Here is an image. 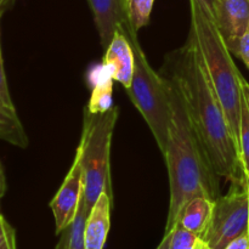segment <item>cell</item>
<instances>
[{
  "label": "cell",
  "instance_id": "1",
  "mask_svg": "<svg viewBox=\"0 0 249 249\" xmlns=\"http://www.w3.org/2000/svg\"><path fill=\"white\" fill-rule=\"evenodd\" d=\"M162 71L180 90L190 122L216 175L232 184L245 182L247 179L243 174L237 141L191 31L185 45L168 56Z\"/></svg>",
  "mask_w": 249,
  "mask_h": 249
},
{
  "label": "cell",
  "instance_id": "2",
  "mask_svg": "<svg viewBox=\"0 0 249 249\" xmlns=\"http://www.w3.org/2000/svg\"><path fill=\"white\" fill-rule=\"evenodd\" d=\"M169 89L172 119L163 157L168 168L170 202L165 231L177 224L185 204L195 197L215 201L219 197L218 175L190 122L184 99L174 80L160 71Z\"/></svg>",
  "mask_w": 249,
  "mask_h": 249
},
{
  "label": "cell",
  "instance_id": "3",
  "mask_svg": "<svg viewBox=\"0 0 249 249\" xmlns=\"http://www.w3.org/2000/svg\"><path fill=\"white\" fill-rule=\"evenodd\" d=\"M191 32L198 44L208 77L238 145L243 99L242 75L215 22L195 4H191Z\"/></svg>",
  "mask_w": 249,
  "mask_h": 249
},
{
  "label": "cell",
  "instance_id": "4",
  "mask_svg": "<svg viewBox=\"0 0 249 249\" xmlns=\"http://www.w3.org/2000/svg\"><path fill=\"white\" fill-rule=\"evenodd\" d=\"M119 29L130 41L135 60L133 80L125 91L152 131L160 152L164 153L172 119L167 80L151 67L136 36L138 32L131 28L130 23L123 24Z\"/></svg>",
  "mask_w": 249,
  "mask_h": 249
},
{
  "label": "cell",
  "instance_id": "5",
  "mask_svg": "<svg viewBox=\"0 0 249 249\" xmlns=\"http://www.w3.org/2000/svg\"><path fill=\"white\" fill-rule=\"evenodd\" d=\"M117 118V106L101 113H91L85 107L82 138L77 151L80 155L83 169V196L89 209L94 207L104 192L113 199L109 158Z\"/></svg>",
  "mask_w": 249,
  "mask_h": 249
},
{
  "label": "cell",
  "instance_id": "6",
  "mask_svg": "<svg viewBox=\"0 0 249 249\" xmlns=\"http://www.w3.org/2000/svg\"><path fill=\"white\" fill-rule=\"evenodd\" d=\"M249 181L232 184L230 192L214 201L211 225L203 240L212 249H225L238 236L248 232Z\"/></svg>",
  "mask_w": 249,
  "mask_h": 249
},
{
  "label": "cell",
  "instance_id": "7",
  "mask_svg": "<svg viewBox=\"0 0 249 249\" xmlns=\"http://www.w3.org/2000/svg\"><path fill=\"white\" fill-rule=\"evenodd\" d=\"M84 186L80 155L75 151L74 160L66 175L62 185L50 202V208L55 218L56 233H61L72 224L79 209Z\"/></svg>",
  "mask_w": 249,
  "mask_h": 249
},
{
  "label": "cell",
  "instance_id": "8",
  "mask_svg": "<svg viewBox=\"0 0 249 249\" xmlns=\"http://www.w3.org/2000/svg\"><path fill=\"white\" fill-rule=\"evenodd\" d=\"M214 22L232 53L249 31V0H216Z\"/></svg>",
  "mask_w": 249,
  "mask_h": 249
},
{
  "label": "cell",
  "instance_id": "9",
  "mask_svg": "<svg viewBox=\"0 0 249 249\" xmlns=\"http://www.w3.org/2000/svg\"><path fill=\"white\" fill-rule=\"evenodd\" d=\"M105 50L106 51L102 58V66L111 74L113 80L118 82L124 89H128L133 80L135 68L134 51L130 41L123 32L118 29Z\"/></svg>",
  "mask_w": 249,
  "mask_h": 249
},
{
  "label": "cell",
  "instance_id": "10",
  "mask_svg": "<svg viewBox=\"0 0 249 249\" xmlns=\"http://www.w3.org/2000/svg\"><path fill=\"white\" fill-rule=\"evenodd\" d=\"M104 49L108 46L116 32L128 23L126 0H88Z\"/></svg>",
  "mask_w": 249,
  "mask_h": 249
},
{
  "label": "cell",
  "instance_id": "11",
  "mask_svg": "<svg viewBox=\"0 0 249 249\" xmlns=\"http://www.w3.org/2000/svg\"><path fill=\"white\" fill-rule=\"evenodd\" d=\"M113 199L104 192L89 212L85 223V249H104L111 226V207Z\"/></svg>",
  "mask_w": 249,
  "mask_h": 249
},
{
  "label": "cell",
  "instance_id": "12",
  "mask_svg": "<svg viewBox=\"0 0 249 249\" xmlns=\"http://www.w3.org/2000/svg\"><path fill=\"white\" fill-rule=\"evenodd\" d=\"M214 211V201L207 197H195L181 209L177 223L181 224L187 231L203 238L211 225Z\"/></svg>",
  "mask_w": 249,
  "mask_h": 249
},
{
  "label": "cell",
  "instance_id": "13",
  "mask_svg": "<svg viewBox=\"0 0 249 249\" xmlns=\"http://www.w3.org/2000/svg\"><path fill=\"white\" fill-rule=\"evenodd\" d=\"M0 140H4L17 147L28 146V136L19 121L15 107L7 106L0 97Z\"/></svg>",
  "mask_w": 249,
  "mask_h": 249
},
{
  "label": "cell",
  "instance_id": "14",
  "mask_svg": "<svg viewBox=\"0 0 249 249\" xmlns=\"http://www.w3.org/2000/svg\"><path fill=\"white\" fill-rule=\"evenodd\" d=\"M89 212L90 209L88 208L83 196L74 220L60 233L61 238L56 246V249H85L84 230Z\"/></svg>",
  "mask_w": 249,
  "mask_h": 249
},
{
  "label": "cell",
  "instance_id": "15",
  "mask_svg": "<svg viewBox=\"0 0 249 249\" xmlns=\"http://www.w3.org/2000/svg\"><path fill=\"white\" fill-rule=\"evenodd\" d=\"M112 92H113V78L108 72H106V74H101V77L95 79L91 97L87 107L88 111L91 113H101V112L108 111L113 106Z\"/></svg>",
  "mask_w": 249,
  "mask_h": 249
},
{
  "label": "cell",
  "instance_id": "16",
  "mask_svg": "<svg viewBox=\"0 0 249 249\" xmlns=\"http://www.w3.org/2000/svg\"><path fill=\"white\" fill-rule=\"evenodd\" d=\"M198 238L195 233L187 231L181 224L177 223L170 230L165 231L164 237L157 249H192Z\"/></svg>",
  "mask_w": 249,
  "mask_h": 249
},
{
  "label": "cell",
  "instance_id": "17",
  "mask_svg": "<svg viewBox=\"0 0 249 249\" xmlns=\"http://www.w3.org/2000/svg\"><path fill=\"white\" fill-rule=\"evenodd\" d=\"M238 152H240L241 164L243 174L249 181V107L243 95L242 107H241L240 134H238Z\"/></svg>",
  "mask_w": 249,
  "mask_h": 249
},
{
  "label": "cell",
  "instance_id": "18",
  "mask_svg": "<svg viewBox=\"0 0 249 249\" xmlns=\"http://www.w3.org/2000/svg\"><path fill=\"white\" fill-rule=\"evenodd\" d=\"M155 0H126V11L131 28L135 32L150 22Z\"/></svg>",
  "mask_w": 249,
  "mask_h": 249
},
{
  "label": "cell",
  "instance_id": "19",
  "mask_svg": "<svg viewBox=\"0 0 249 249\" xmlns=\"http://www.w3.org/2000/svg\"><path fill=\"white\" fill-rule=\"evenodd\" d=\"M0 249H16V233L14 228L0 214Z\"/></svg>",
  "mask_w": 249,
  "mask_h": 249
},
{
  "label": "cell",
  "instance_id": "20",
  "mask_svg": "<svg viewBox=\"0 0 249 249\" xmlns=\"http://www.w3.org/2000/svg\"><path fill=\"white\" fill-rule=\"evenodd\" d=\"M0 97L4 100V102L7 105V106L15 107L14 102H12L11 100V96H10L6 75H5L4 61H2V53H1V43H0Z\"/></svg>",
  "mask_w": 249,
  "mask_h": 249
},
{
  "label": "cell",
  "instance_id": "21",
  "mask_svg": "<svg viewBox=\"0 0 249 249\" xmlns=\"http://www.w3.org/2000/svg\"><path fill=\"white\" fill-rule=\"evenodd\" d=\"M231 53L240 57L245 62L246 67L249 71V31L240 39V41H238L237 45L235 46Z\"/></svg>",
  "mask_w": 249,
  "mask_h": 249
},
{
  "label": "cell",
  "instance_id": "22",
  "mask_svg": "<svg viewBox=\"0 0 249 249\" xmlns=\"http://www.w3.org/2000/svg\"><path fill=\"white\" fill-rule=\"evenodd\" d=\"M216 0H190V4H195L201 7L209 17L214 21V12H215Z\"/></svg>",
  "mask_w": 249,
  "mask_h": 249
},
{
  "label": "cell",
  "instance_id": "23",
  "mask_svg": "<svg viewBox=\"0 0 249 249\" xmlns=\"http://www.w3.org/2000/svg\"><path fill=\"white\" fill-rule=\"evenodd\" d=\"M225 249H249V235L248 232L238 236L231 241Z\"/></svg>",
  "mask_w": 249,
  "mask_h": 249
},
{
  "label": "cell",
  "instance_id": "24",
  "mask_svg": "<svg viewBox=\"0 0 249 249\" xmlns=\"http://www.w3.org/2000/svg\"><path fill=\"white\" fill-rule=\"evenodd\" d=\"M5 192H6V179H5V173L2 169L1 162H0V201L4 197Z\"/></svg>",
  "mask_w": 249,
  "mask_h": 249
},
{
  "label": "cell",
  "instance_id": "25",
  "mask_svg": "<svg viewBox=\"0 0 249 249\" xmlns=\"http://www.w3.org/2000/svg\"><path fill=\"white\" fill-rule=\"evenodd\" d=\"M241 83H242L243 95H245V99H246V101H247L248 107H249V83L243 77H242V80H241Z\"/></svg>",
  "mask_w": 249,
  "mask_h": 249
},
{
  "label": "cell",
  "instance_id": "26",
  "mask_svg": "<svg viewBox=\"0 0 249 249\" xmlns=\"http://www.w3.org/2000/svg\"><path fill=\"white\" fill-rule=\"evenodd\" d=\"M192 249H212V248H211V246H209L208 243L203 240V238H198V240L196 241V243H195L194 248Z\"/></svg>",
  "mask_w": 249,
  "mask_h": 249
},
{
  "label": "cell",
  "instance_id": "27",
  "mask_svg": "<svg viewBox=\"0 0 249 249\" xmlns=\"http://www.w3.org/2000/svg\"><path fill=\"white\" fill-rule=\"evenodd\" d=\"M12 1H14V0H0V17L4 14L5 10L12 4Z\"/></svg>",
  "mask_w": 249,
  "mask_h": 249
},
{
  "label": "cell",
  "instance_id": "28",
  "mask_svg": "<svg viewBox=\"0 0 249 249\" xmlns=\"http://www.w3.org/2000/svg\"><path fill=\"white\" fill-rule=\"evenodd\" d=\"M248 235H249V226H248Z\"/></svg>",
  "mask_w": 249,
  "mask_h": 249
}]
</instances>
